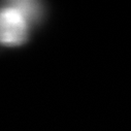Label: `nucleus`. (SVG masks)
I'll list each match as a JSON object with an SVG mask.
<instances>
[{
    "instance_id": "f257e3e1",
    "label": "nucleus",
    "mask_w": 131,
    "mask_h": 131,
    "mask_svg": "<svg viewBox=\"0 0 131 131\" xmlns=\"http://www.w3.org/2000/svg\"><path fill=\"white\" fill-rule=\"evenodd\" d=\"M34 15L23 1L8 3L0 8V43L17 47L27 39L30 21Z\"/></svg>"
}]
</instances>
